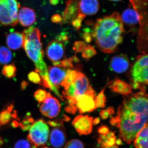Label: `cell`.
I'll use <instances>...</instances> for the list:
<instances>
[{
	"label": "cell",
	"mask_w": 148,
	"mask_h": 148,
	"mask_svg": "<svg viewBox=\"0 0 148 148\" xmlns=\"http://www.w3.org/2000/svg\"></svg>",
	"instance_id": "46"
},
{
	"label": "cell",
	"mask_w": 148,
	"mask_h": 148,
	"mask_svg": "<svg viewBox=\"0 0 148 148\" xmlns=\"http://www.w3.org/2000/svg\"><path fill=\"white\" fill-rule=\"evenodd\" d=\"M51 21L54 23H60L62 21V18L59 14H54L51 18Z\"/></svg>",
	"instance_id": "37"
},
{
	"label": "cell",
	"mask_w": 148,
	"mask_h": 148,
	"mask_svg": "<svg viewBox=\"0 0 148 148\" xmlns=\"http://www.w3.org/2000/svg\"><path fill=\"white\" fill-rule=\"evenodd\" d=\"M16 68L14 64L6 65L3 67L2 73L8 78H12L16 76Z\"/></svg>",
	"instance_id": "24"
},
{
	"label": "cell",
	"mask_w": 148,
	"mask_h": 148,
	"mask_svg": "<svg viewBox=\"0 0 148 148\" xmlns=\"http://www.w3.org/2000/svg\"><path fill=\"white\" fill-rule=\"evenodd\" d=\"M98 132L101 135H106L108 134L110 132V130H109L108 127L107 126L102 125L98 128Z\"/></svg>",
	"instance_id": "35"
},
{
	"label": "cell",
	"mask_w": 148,
	"mask_h": 148,
	"mask_svg": "<svg viewBox=\"0 0 148 148\" xmlns=\"http://www.w3.org/2000/svg\"><path fill=\"white\" fill-rule=\"evenodd\" d=\"M116 143L117 145H121L122 143V140L121 138H119V139H118L117 140H116Z\"/></svg>",
	"instance_id": "42"
},
{
	"label": "cell",
	"mask_w": 148,
	"mask_h": 148,
	"mask_svg": "<svg viewBox=\"0 0 148 148\" xmlns=\"http://www.w3.org/2000/svg\"><path fill=\"white\" fill-rule=\"evenodd\" d=\"M21 89H24L26 88L27 87V82H25V81H24L23 82L21 83Z\"/></svg>",
	"instance_id": "41"
},
{
	"label": "cell",
	"mask_w": 148,
	"mask_h": 148,
	"mask_svg": "<svg viewBox=\"0 0 148 148\" xmlns=\"http://www.w3.org/2000/svg\"><path fill=\"white\" fill-rule=\"evenodd\" d=\"M34 147L29 141L24 140H21L17 141L14 148H32Z\"/></svg>",
	"instance_id": "32"
},
{
	"label": "cell",
	"mask_w": 148,
	"mask_h": 148,
	"mask_svg": "<svg viewBox=\"0 0 148 148\" xmlns=\"http://www.w3.org/2000/svg\"><path fill=\"white\" fill-rule=\"evenodd\" d=\"M100 8L98 0H79V13L91 16L98 12Z\"/></svg>",
	"instance_id": "15"
},
{
	"label": "cell",
	"mask_w": 148,
	"mask_h": 148,
	"mask_svg": "<svg viewBox=\"0 0 148 148\" xmlns=\"http://www.w3.org/2000/svg\"><path fill=\"white\" fill-rule=\"evenodd\" d=\"M87 47L85 42L77 41L74 44L73 49L76 53H81L84 51Z\"/></svg>",
	"instance_id": "31"
},
{
	"label": "cell",
	"mask_w": 148,
	"mask_h": 148,
	"mask_svg": "<svg viewBox=\"0 0 148 148\" xmlns=\"http://www.w3.org/2000/svg\"><path fill=\"white\" fill-rule=\"evenodd\" d=\"M148 109L147 94L140 91L125 95L116 116L111 118V124L119 128L120 136L127 144H131L137 133L147 123Z\"/></svg>",
	"instance_id": "1"
},
{
	"label": "cell",
	"mask_w": 148,
	"mask_h": 148,
	"mask_svg": "<svg viewBox=\"0 0 148 148\" xmlns=\"http://www.w3.org/2000/svg\"><path fill=\"white\" fill-rule=\"evenodd\" d=\"M123 24L127 26L137 25L140 21V16L137 11L132 8H127L123 12L121 16Z\"/></svg>",
	"instance_id": "19"
},
{
	"label": "cell",
	"mask_w": 148,
	"mask_h": 148,
	"mask_svg": "<svg viewBox=\"0 0 148 148\" xmlns=\"http://www.w3.org/2000/svg\"><path fill=\"white\" fill-rule=\"evenodd\" d=\"M110 66L112 71L116 73H125L129 68V60L126 56L123 54L115 56L111 59Z\"/></svg>",
	"instance_id": "14"
},
{
	"label": "cell",
	"mask_w": 148,
	"mask_h": 148,
	"mask_svg": "<svg viewBox=\"0 0 148 148\" xmlns=\"http://www.w3.org/2000/svg\"><path fill=\"white\" fill-rule=\"evenodd\" d=\"M108 135V138L106 143L104 144V147L102 148L105 147L108 148L111 147L115 145L116 139L115 136L114 132H110Z\"/></svg>",
	"instance_id": "30"
},
{
	"label": "cell",
	"mask_w": 148,
	"mask_h": 148,
	"mask_svg": "<svg viewBox=\"0 0 148 148\" xmlns=\"http://www.w3.org/2000/svg\"><path fill=\"white\" fill-rule=\"evenodd\" d=\"M92 117L80 115L74 119L72 124L80 135H88L92 132Z\"/></svg>",
	"instance_id": "11"
},
{
	"label": "cell",
	"mask_w": 148,
	"mask_h": 148,
	"mask_svg": "<svg viewBox=\"0 0 148 148\" xmlns=\"http://www.w3.org/2000/svg\"><path fill=\"white\" fill-rule=\"evenodd\" d=\"M17 19L23 27L31 26L36 21V16L34 11L29 8H21L17 15Z\"/></svg>",
	"instance_id": "16"
},
{
	"label": "cell",
	"mask_w": 148,
	"mask_h": 148,
	"mask_svg": "<svg viewBox=\"0 0 148 148\" xmlns=\"http://www.w3.org/2000/svg\"><path fill=\"white\" fill-rule=\"evenodd\" d=\"M95 91L90 86L85 94L77 97L76 106L79 113L90 112L97 108L95 100Z\"/></svg>",
	"instance_id": "8"
},
{
	"label": "cell",
	"mask_w": 148,
	"mask_h": 148,
	"mask_svg": "<svg viewBox=\"0 0 148 148\" xmlns=\"http://www.w3.org/2000/svg\"><path fill=\"white\" fill-rule=\"evenodd\" d=\"M90 86L87 78L84 74L78 72L73 82L63 92V97L67 99L69 106H76L77 97L85 94Z\"/></svg>",
	"instance_id": "5"
},
{
	"label": "cell",
	"mask_w": 148,
	"mask_h": 148,
	"mask_svg": "<svg viewBox=\"0 0 148 148\" xmlns=\"http://www.w3.org/2000/svg\"><path fill=\"white\" fill-rule=\"evenodd\" d=\"M67 70L58 66H49L48 68L49 81L51 84L58 89L65 79Z\"/></svg>",
	"instance_id": "13"
},
{
	"label": "cell",
	"mask_w": 148,
	"mask_h": 148,
	"mask_svg": "<svg viewBox=\"0 0 148 148\" xmlns=\"http://www.w3.org/2000/svg\"><path fill=\"white\" fill-rule=\"evenodd\" d=\"M100 122V119L99 118H96L95 119L93 120V122H92V124L94 125H97L99 124Z\"/></svg>",
	"instance_id": "39"
},
{
	"label": "cell",
	"mask_w": 148,
	"mask_h": 148,
	"mask_svg": "<svg viewBox=\"0 0 148 148\" xmlns=\"http://www.w3.org/2000/svg\"><path fill=\"white\" fill-rule=\"evenodd\" d=\"M85 16V15L82 14H79L72 21L73 26L77 29H79L81 27L82 20H83Z\"/></svg>",
	"instance_id": "33"
},
{
	"label": "cell",
	"mask_w": 148,
	"mask_h": 148,
	"mask_svg": "<svg viewBox=\"0 0 148 148\" xmlns=\"http://www.w3.org/2000/svg\"><path fill=\"white\" fill-rule=\"evenodd\" d=\"M49 3L52 5H56L59 3V0H49Z\"/></svg>",
	"instance_id": "40"
},
{
	"label": "cell",
	"mask_w": 148,
	"mask_h": 148,
	"mask_svg": "<svg viewBox=\"0 0 148 148\" xmlns=\"http://www.w3.org/2000/svg\"><path fill=\"white\" fill-rule=\"evenodd\" d=\"M49 148L47 147H44V148Z\"/></svg>",
	"instance_id": "45"
},
{
	"label": "cell",
	"mask_w": 148,
	"mask_h": 148,
	"mask_svg": "<svg viewBox=\"0 0 148 148\" xmlns=\"http://www.w3.org/2000/svg\"><path fill=\"white\" fill-rule=\"evenodd\" d=\"M124 32L120 15L115 12L97 20L92 36L100 50L105 53H112L116 51L122 42Z\"/></svg>",
	"instance_id": "2"
},
{
	"label": "cell",
	"mask_w": 148,
	"mask_h": 148,
	"mask_svg": "<svg viewBox=\"0 0 148 148\" xmlns=\"http://www.w3.org/2000/svg\"><path fill=\"white\" fill-rule=\"evenodd\" d=\"M12 59L11 51L5 47H0V65L8 64Z\"/></svg>",
	"instance_id": "23"
},
{
	"label": "cell",
	"mask_w": 148,
	"mask_h": 148,
	"mask_svg": "<svg viewBox=\"0 0 148 148\" xmlns=\"http://www.w3.org/2000/svg\"><path fill=\"white\" fill-rule=\"evenodd\" d=\"M148 60L147 53L138 56L131 70V87L140 89V91H146V86L148 85Z\"/></svg>",
	"instance_id": "4"
},
{
	"label": "cell",
	"mask_w": 148,
	"mask_h": 148,
	"mask_svg": "<svg viewBox=\"0 0 148 148\" xmlns=\"http://www.w3.org/2000/svg\"><path fill=\"white\" fill-rule=\"evenodd\" d=\"M92 35L90 34L89 33H85L83 36V38L85 41L86 43H89L92 40Z\"/></svg>",
	"instance_id": "38"
},
{
	"label": "cell",
	"mask_w": 148,
	"mask_h": 148,
	"mask_svg": "<svg viewBox=\"0 0 148 148\" xmlns=\"http://www.w3.org/2000/svg\"><path fill=\"white\" fill-rule=\"evenodd\" d=\"M110 85L113 91L122 95H129L132 92V88L131 86L120 79H115L111 82Z\"/></svg>",
	"instance_id": "21"
},
{
	"label": "cell",
	"mask_w": 148,
	"mask_h": 148,
	"mask_svg": "<svg viewBox=\"0 0 148 148\" xmlns=\"http://www.w3.org/2000/svg\"><path fill=\"white\" fill-rule=\"evenodd\" d=\"M108 84H107L106 86L101 90L98 95L95 96V100L97 108H104L106 107V95L104 94V92Z\"/></svg>",
	"instance_id": "25"
},
{
	"label": "cell",
	"mask_w": 148,
	"mask_h": 148,
	"mask_svg": "<svg viewBox=\"0 0 148 148\" xmlns=\"http://www.w3.org/2000/svg\"><path fill=\"white\" fill-rule=\"evenodd\" d=\"M65 47L63 42L58 40H53L48 44L46 48L47 58L53 63L61 61L65 54Z\"/></svg>",
	"instance_id": "10"
},
{
	"label": "cell",
	"mask_w": 148,
	"mask_h": 148,
	"mask_svg": "<svg viewBox=\"0 0 148 148\" xmlns=\"http://www.w3.org/2000/svg\"><path fill=\"white\" fill-rule=\"evenodd\" d=\"M49 132V127L45 121L38 120L29 127L27 140L34 148L44 145L47 142Z\"/></svg>",
	"instance_id": "6"
},
{
	"label": "cell",
	"mask_w": 148,
	"mask_h": 148,
	"mask_svg": "<svg viewBox=\"0 0 148 148\" xmlns=\"http://www.w3.org/2000/svg\"><path fill=\"white\" fill-rule=\"evenodd\" d=\"M82 53V57L86 59H89L95 55L96 51L93 47L88 45Z\"/></svg>",
	"instance_id": "27"
},
{
	"label": "cell",
	"mask_w": 148,
	"mask_h": 148,
	"mask_svg": "<svg viewBox=\"0 0 148 148\" xmlns=\"http://www.w3.org/2000/svg\"><path fill=\"white\" fill-rule=\"evenodd\" d=\"M148 123H147L135 136L134 140L135 148H148Z\"/></svg>",
	"instance_id": "20"
},
{
	"label": "cell",
	"mask_w": 148,
	"mask_h": 148,
	"mask_svg": "<svg viewBox=\"0 0 148 148\" xmlns=\"http://www.w3.org/2000/svg\"><path fill=\"white\" fill-rule=\"evenodd\" d=\"M65 110L69 113L75 114L77 110V108L76 106H68L65 108Z\"/></svg>",
	"instance_id": "36"
},
{
	"label": "cell",
	"mask_w": 148,
	"mask_h": 148,
	"mask_svg": "<svg viewBox=\"0 0 148 148\" xmlns=\"http://www.w3.org/2000/svg\"><path fill=\"white\" fill-rule=\"evenodd\" d=\"M28 79L30 82L42 86V79L38 73L35 71L30 72L28 75Z\"/></svg>",
	"instance_id": "26"
},
{
	"label": "cell",
	"mask_w": 148,
	"mask_h": 148,
	"mask_svg": "<svg viewBox=\"0 0 148 148\" xmlns=\"http://www.w3.org/2000/svg\"><path fill=\"white\" fill-rule=\"evenodd\" d=\"M79 0H68L66 10L63 14V19L65 22L72 21L79 14Z\"/></svg>",
	"instance_id": "17"
},
{
	"label": "cell",
	"mask_w": 148,
	"mask_h": 148,
	"mask_svg": "<svg viewBox=\"0 0 148 148\" xmlns=\"http://www.w3.org/2000/svg\"><path fill=\"white\" fill-rule=\"evenodd\" d=\"M110 1H119L121 0H110Z\"/></svg>",
	"instance_id": "44"
},
{
	"label": "cell",
	"mask_w": 148,
	"mask_h": 148,
	"mask_svg": "<svg viewBox=\"0 0 148 148\" xmlns=\"http://www.w3.org/2000/svg\"><path fill=\"white\" fill-rule=\"evenodd\" d=\"M24 45L28 57L34 62L36 71L42 78V86L52 90L55 88L49 79L48 68L43 59V50L41 42V33L37 28L30 27L23 32Z\"/></svg>",
	"instance_id": "3"
},
{
	"label": "cell",
	"mask_w": 148,
	"mask_h": 148,
	"mask_svg": "<svg viewBox=\"0 0 148 148\" xmlns=\"http://www.w3.org/2000/svg\"><path fill=\"white\" fill-rule=\"evenodd\" d=\"M105 148H118V147L116 145H114V146H113V147H105Z\"/></svg>",
	"instance_id": "43"
},
{
	"label": "cell",
	"mask_w": 148,
	"mask_h": 148,
	"mask_svg": "<svg viewBox=\"0 0 148 148\" xmlns=\"http://www.w3.org/2000/svg\"><path fill=\"white\" fill-rule=\"evenodd\" d=\"M51 130L49 136L51 145L55 148H61L66 143V132L62 121L57 122V124Z\"/></svg>",
	"instance_id": "12"
},
{
	"label": "cell",
	"mask_w": 148,
	"mask_h": 148,
	"mask_svg": "<svg viewBox=\"0 0 148 148\" xmlns=\"http://www.w3.org/2000/svg\"><path fill=\"white\" fill-rule=\"evenodd\" d=\"M40 104V112L44 116L49 118L52 119L56 117L61 111L60 102L57 98L52 96L50 92H48L45 100Z\"/></svg>",
	"instance_id": "9"
},
{
	"label": "cell",
	"mask_w": 148,
	"mask_h": 148,
	"mask_svg": "<svg viewBox=\"0 0 148 148\" xmlns=\"http://www.w3.org/2000/svg\"><path fill=\"white\" fill-rule=\"evenodd\" d=\"M47 95V92L45 90L39 89L37 90L35 92L34 94V97L40 104H41L45 100Z\"/></svg>",
	"instance_id": "28"
},
{
	"label": "cell",
	"mask_w": 148,
	"mask_h": 148,
	"mask_svg": "<svg viewBox=\"0 0 148 148\" xmlns=\"http://www.w3.org/2000/svg\"><path fill=\"white\" fill-rule=\"evenodd\" d=\"M20 6L17 0H0V23L5 26H16Z\"/></svg>",
	"instance_id": "7"
},
{
	"label": "cell",
	"mask_w": 148,
	"mask_h": 148,
	"mask_svg": "<svg viewBox=\"0 0 148 148\" xmlns=\"http://www.w3.org/2000/svg\"><path fill=\"white\" fill-rule=\"evenodd\" d=\"M24 38L22 34L18 32L10 33L6 36V44L12 50H17L24 45Z\"/></svg>",
	"instance_id": "18"
},
{
	"label": "cell",
	"mask_w": 148,
	"mask_h": 148,
	"mask_svg": "<svg viewBox=\"0 0 148 148\" xmlns=\"http://www.w3.org/2000/svg\"><path fill=\"white\" fill-rule=\"evenodd\" d=\"M114 113V111L113 108L110 107L106 110H101L100 113V116L102 119H108L110 115H112Z\"/></svg>",
	"instance_id": "34"
},
{
	"label": "cell",
	"mask_w": 148,
	"mask_h": 148,
	"mask_svg": "<svg viewBox=\"0 0 148 148\" xmlns=\"http://www.w3.org/2000/svg\"><path fill=\"white\" fill-rule=\"evenodd\" d=\"M16 116V112L13 110V104L12 103L0 112V127L8 124L12 118Z\"/></svg>",
	"instance_id": "22"
},
{
	"label": "cell",
	"mask_w": 148,
	"mask_h": 148,
	"mask_svg": "<svg viewBox=\"0 0 148 148\" xmlns=\"http://www.w3.org/2000/svg\"><path fill=\"white\" fill-rule=\"evenodd\" d=\"M64 148H84V147L80 140L73 139L66 143Z\"/></svg>",
	"instance_id": "29"
}]
</instances>
